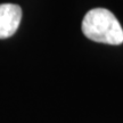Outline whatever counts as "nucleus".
Segmentation results:
<instances>
[{
    "instance_id": "obj_1",
    "label": "nucleus",
    "mask_w": 123,
    "mask_h": 123,
    "mask_svg": "<svg viewBox=\"0 0 123 123\" xmlns=\"http://www.w3.org/2000/svg\"><path fill=\"white\" fill-rule=\"evenodd\" d=\"M82 33L91 41L119 46L123 43V29L119 19L111 10L95 8L84 15Z\"/></svg>"
},
{
    "instance_id": "obj_2",
    "label": "nucleus",
    "mask_w": 123,
    "mask_h": 123,
    "mask_svg": "<svg viewBox=\"0 0 123 123\" xmlns=\"http://www.w3.org/2000/svg\"><path fill=\"white\" fill-rule=\"evenodd\" d=\"M22 21V8L18 5H0V39H7L16 33Z\"/></svg>"
}]
</instances>
